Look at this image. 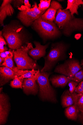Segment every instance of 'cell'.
Returning <instances> with one entry per match:
<instances>
[{
	"instance_id": "22",
	"label": "cell",
	"mask_w": 83,
	"mask_h": 125,
	"mask_svg": "<svg viewBox=\"0 0 83 125\" xmlns=\"http://www.w3.org/2000/svg\"><path fill=\"white\" fill-rule=\"evenodd\" d=\"M51 2V0H41L40 1V3L38 5L39 9L42 12L45 13L46 10L50 7Z\"/></svg>"
},
{
	"instance_id": "14",
	"label": "cell",
	"mask_w": 83,
	"mask_h": 125,
	"mask_svg": "<svg viewBox=\"0 0 83 125\" xmlns=\"http://www.w3.org/2000/svg\"><path fill=\"white\" fill-rule=\"evenodd\" d=\"M80 95L75 92L71 94L69 90H65L62 96V104L63 107H68L74 105L78 100Z\"/></svg>"
},
{
	"instance_id": "30",
	"label": "cell",
	"mask_w": 83,
	"mask_h": 125,
	"mask_svg": "<svg viewBox=\"0 0 83 125\" xmlns=\"http://www.w3.org/2000/svg\"><path fill=\"white\" fill-rule=\"evenodd\" d=\"M82 81H83V73L79 77L74 80V81L79 83Z\"/></svg>"
},
{
	"instance_id": "7",
	"label": "cell",
	"mask_w": 83,
	"mask_h": 125,
	"mask_svg": "<svg viewBox=\"0 0 83 125\" xmlns=\"http://www.w3.org/2000/svg\"><path fill=\"white\" fill-rule=\"evenodd\" d=\"M83 69L79 61L74 58L69 59L64 63L58 65L55 72L72 78L78 72Z\"/></svg>"
},
{
	"instance_id": "29",
	"label": "cell",
	"mask_w": 83,
	"mask_h": 125,
	"mask_svg": "<svg viewBox=\"0 0 83 125\" xmlns=\"http://www.w3.org/2000/svg\"><path fill=\"white\" fill-rule=\"evenodd\" d=\"M83 73V69H82L74 75V76L71 78V81H74L77 79Z\"/></svg>"
},
{
	"instance_id": "32",
	"label": "cell",
	"mask_w": 83,
	"mask_h": 125,
	"mask_svg": "<svg viewBox=\"0 0 83 125\" xmlns=\"http://www.w3.org/2000/svg\"><path fill=\"white\" fill-rule=\"evenodd\" d=\"M80 64L83 68V59L81 60V61Z\"/></svg>"
},
{
	"instance_id": "13",
	"label": "cell",
	"mask_w": 83,
	"mask_h": 125,
	"mask_svg": "<svg viewBox=\"0 0 83 125\" xmlns=\"http://www.w3.org/2000/svg\"><path fill=\"white\" fill-rule=\"evenodd\" d=\"M36 82V80L33 79H24L22 86L24 92L27 95L37 94L39 91V87Z\"/></svg>"
},
{
	"instance_id": "12",
	"label": "cell",
	"mask_w": 83,
	"mask_h": 125,
	"mask_svg": "<svg viewBox=\"0 0 83 125\" xmlns=\"http://www.w3.org/2000/svg\"><path fill=\"white\" fill-rule=\"evenodd\" d=\"M35 48L33 47L29 51L28 54L34 59L38 60L44 56L46 53V50L48 48L49 43L43 45L39 42L35 41Z\"/></svg>"
},
{
	"instance_id": "15",
	"label": "cell",
	"mask_w": 83,
	"mask_h": 125,
	"mask_svg": "<svg viewBox=\"0 0 83 125\" xmlns=\"http://www.w3.org/2000/svg\"><path fill=\"white\" fill-rule=\"evenodd\" d=\"M0 86H2L17 76L16 73L10 68L3 66L0 68Z\"/></svg>"
},
{
	"instance_id": "18",
	"label": "cell",
	"mask_w": 83,
	"mask_h": 125,
	"mask_svg": "<svg viewBox=\"0 0 83 125\" xmlns=\"http://www.w3.org/2000/svg\"><path fill=\"white\" fill-rule=\"evenodd\" d=\"M9 50V52L7 56L5 59L3 63L0 65L10 68L15 72L17 75V73L19 70L17 67H15L14 66L13 59V57L14 56L13 51H12L11 49Z\"/></svg>"
},
{
	"instance_id": "3",
	"label": "cell",
	"mask_w": 83,
	"mask_h": 125,
	"mask_svg": "<svg viewBox=\"0 0 83 125\" xmlns=\"http://www.w3.org/2000/svg\"><path fill=\"white\" fill-rule=\"evenodd\" d=\"M69 45L63 42L53 43L49 53L45 58L44 66L41 72L51 70L59 62L65 60L67 58L66 52Z\"/></svg>"
},
{
	"instance_id": "24",
	"label": "cell",
	"mask_w": 83,
	"mask_h": 125,
	"mask_svg": "<svg viewBox=\"0 0 83 125\" xmlns=\"http://www.w3.org/2000/svg\"><path fill=\"white\" fill-rule=\"evenodd\" d=\"M7 43L2 36V31H0V52L4 51L5 49L4 45H6Z\"/></svg>"
},
{
	"instance_id": "16",
	"label": "cell",
	"mask_w": 83,
	"mask_h": 125,
	"mask_svg": "<svg viewBox=\"0 0 83 125\" xmlns=\"http://www.w3.org/2000/svg\"><path fill=\"white\" fill-rule=\"evenodd\" d=\"M50 81L55 87H64L71 81V78L64 75L54 76L51 78Z\"/></svg>"
},
{
	"instance_id": "17",
	"label": "cell",
	"mask_w": 83,
	"mask_h": 125,
	"mask_svg": "<svg viewBox=\"0 0 83 125\" xmlns=\"http://www.w3.org/2000/svg\"><path fill=\"white\" fill-rule=\"evenodd\" d=\"M81 5H83V0H68L67 6L65 9L69 10L73 16L74 14L78 15V10Z\"/></svg>"
},
{
	"instance_id": "31",
	"label": "cell",
	"mask_w": 83,
	"mask_h": 125,
	"mask_svg": "<svg viewBox=\"0 0 83 125\" xmlns=\"http://www.w3.org/2000/svg\"><path fill=\"white\" fill-rule=\"evenodd\" d=\"M81 36V34H77L75 36L76 37H77L76 38V39H77V40L79 39Z\"/></svg>"
},
{
	"instance_id": "34",
	"label": "cell",
	"mask_w": 83,
	"mask_h": 125,
	"mask_svg": "<svg viewBox=\"0 0 83 125\" xmlns=\"http://www.w3.org/2000/svg\"><path fill=\"white\" fill-rule=\"evenodd\" d=\"M83 94V90L82 91V92L80 94Z\"/></svg>"
},
{
	"instance_id": "20",
	"label": "cell",
	"mask_w": 83,
	"mask_h": 125,
	"mask_svg": "<svg viewBox=\"0 0 83 125\" xmlns=\"http://www.w3.org/2000/svg\"><path fill=\"white\" fill-rule=\"evenodd\" d=\"M78 119L83 125V94H80L77 104Z\"/></svg>"
},
{
	"instance_id": "25",
	"label": "cell",
	"mask_w": 83,
	"mask_h": 125,
	"mask_svg": "<svg viewBox=\"0 0 83 125\" xmlns=\"http://www.w3.org/2000/svg\"><path fill=\"white\" fill-rule=\"evenodd\" d=\"M68 83V85L69 87V92L70 93L73 94L79 83L72 81H71Z\"/></svg>"
},
{
	"instance_id": "1",
	"label": "cell",
	"mask_w": 83,
	"mask_h": 125,
	"mask_svg": "<svg viewBox=\"0 0 83 125\" xmlns=\"http://www.w3.org/2000/svg\"><path fill=\"white\" fill-rule=\"evenodd\" d=\"M19 21H11L4 26L2 31L9 48L15 50L29 43V35L28 31Z\"/></svg>"
},
{
	"instance_id": "27",
	"label": "cell",
	"mask_w": 83,
	"mask_h": 125,
	"mask_svg": "<svg viewBox=\"0 0 83 125\" xmlns=\"http://www.w3.org/2000/svg\"><path fill=\"white\" fill-rule=\"evenodd\" d=\"M24 0H13L11 4H12L14 7L19 8L24 4Z\"/></svg>"
},
{
	"instance_id": "19",
	"label": "cell",
	"mask_w": 83,
	"mask_h": 125,
	"mask_svg": "<svg viewBox=\"0 0 83 125\" xmlns=\"http://www.w3.org/2000/svg\"><path fill=\"white\" fill-rule=\"evenodd\" d=\"M77 101L72 105L67 107L65 110V115L69 119L76 121L78 119V115L77 107Z\"/></svg>"
},
{
	"instance_id": "6",
	"label": "cell",
	"mask_w": 83,
	"mask_h": 125,
	"mask_svg": "<svg viewBox=\"0 0 83 125\" xmlns=\"http://www.w3.org/2000/svg\"><path fill=\"white\" fill-rule=\"evenodd\" d=\"M50 74L46 72H40L36 81L39 87V95L41 99L55 103L57 102L55 92L50 83Z\"/></svg>"
},
{
	"instance_id": "23",
	"label": "cell",
	"mask_w": 83,
	"mask_h": 125,
	"mask_svg": "<svg viewBox=\"0 0 83 125\" xmlns=\"http://www.w3.org/2000/svg\"><path fill=\"white\" fill-rule=\"evenodd\" d=\"M23 80V79H20L19 77L17 76L11 82L10 85L12 87L14 88L22 89Z\"/></svg>"
},
{
	"instance_id": "28",
	"label": "cell",
	"mask_w": 83,
	"mask_h": 125,
	"mask_svg": "<svg viewBox=\"0 0 83 125\" xmlns=\"http://www.w3.org/2000/svg\"><path fill=\"white\" fill-rule=\"evenodd\" d=\"M83 90V81L79 83L74 92L78 94H80Z\"/></svg>"
},
{
	"instance_id": "26",
	"label": "cell",
	"mask_w": 83,
	"mask_h": 125,
	"mask_svg": "<svg viewBox=\"0 0 83 125\" xmlns=\"http://www.w3.org/2000/svg\"><path fill=\"white\" fill-rule=\"evenodd\" d=\"M24 4L25 5L22 6L20 8H18V9L21 11H23L31 8V6L28 0H24Z\"/></svg>"
},
{
	"instance_id": "33",
	"label": "cell",
	"mask_w": 83,
	"mask_h": 125,
	"mask_svg": "<svg viewBox=\"0 0 83 125\" xmlns=\"http://www.w3.org/2000/svg\"><path fill=\"white\" fill-rule=\"evenodd\" d=\"M4 61L2 60V59L0 57V65L1 64V63L3 62H4Z\"/></svg>"
},
{
	"instance_id": "10",
	"label": "cell",
	"mask_w": 83,
	"mask_h": 125,
	"mask_svg": "<svg viewBox=\"0 0 83 125\" xmlns=\"http://www.w3.org/2000/svg\"><path fill=\"white\" fill-rule=\"evenodd\" d=\"M13 0H4L0 7V24L3 26L4 21L7 16H12L15 10L11 5Z\"/></svg>"
},
{
	"instance_id": "5",
	"label": "cell",
	"mask_w": 83,
	"mask_h": 125,
	"mask_svg": "<svg viewBox=\"0 0 83 125\" xmlns=\"http://www.w3.org/2000/svg\"><path fill=\"white\" fill-rule=\"evenodd\" d=\"M33 47L31 43H29L20 49L13 50L14 59L19 70H23L37 69L36 62L28 54L29 51Z\"/></svg>"
},
{
	"instance_id": "9",
	"label": "cell",
	"mask_w": 83,
	"mask_h": 125,
	"mask_svg": "<svg viewBox=\"0 0 83 125\" xmlns=\"http://www.w3.org/2000/svg\"><path fill=\"white\" fill-rule=\"evenodd\" d=\"M7 96L0 92V124L6 123L10 109Z\"/></svg>"
},
{
	"instance_id": "11",
	"label": "cell",
	"mask_w": 83,
	"mask_h": 125,
	"mask_svg": "<svg viewBox=\"0 0 83 125\" xmlns=\"http://www.w3.org/2000/svg\"><path fill=\"white\" fill-rule=\"evenodd\" d=\"M62 5L57 1H52L50 6L41 16L43 19L47 21L53 22L55 20L57 10L59 9H63Z\"/></svg>"
},
{
	"instance_id": "2",
	"label": "cell",
	"mask_w": 83,
	"mask_h": 125,
	"mask_svg": "<svg viewBox=\"0 0 83 125\" xmlns=\"http://www.w3.org/2000/svg\"><path fill=\"white\" fill-rule=\"evenodd\" d=\"M54 22L67 37L70 36L74 31L83 30V19L72 16L68 10H58Z\"/></svg>"
},
{
	"instance_id": "21",
	"label": "cell",
	"mask_w": 83,
	"mask_h": 125,
	"mask_svg": "<svg viewBox=\"0 0 83 125\" xmlns=\"http://www.w3.org/2000/svg\"><path fill=\"white\" fill-rule=\"evenodd\" d=\"M40 72L39 70H35L33 69L31 71H28V72L19 76V77L20 79H22L26 78L33 79L36 81Z\"/></svg>"
},
{
	"instance_id": "8",
	"label": "cell",
	"mask_w": 83,
	"mask_h": 125,
	"mask_svg": "<svg viewBox=\"0 0 83 125\" xmlns=\"http://www.w3.org/2000/svg\"><path fill=\"white\" fill-rule=\"evenodd\" d=\"M44 13L39 9L37 2H35L32 8L20 11L18 14L17 18L24 26L29 27Z\"/></svg>"
},
{
	"instance_id": "4",
	"label": "cell",
	"mask_w": 83,
	"mask_h": 125,
	"mask_svg": "<svg viewBox=\"0 0 83 125\" xmlns=\"http://www.w3.org/2000/svg\"><path fill=\"white\" fill-rule=\"evenodd\" d=\"M31 26L44 41L57 38L62 34L54 22L45 20L41 17L34 21Z\"/></svg>"
}]
</instances>
